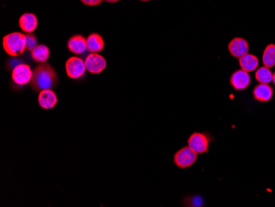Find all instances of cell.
<instances>
[{"instance_id":"3957f363","label":"cell","mask_w":275,"mask_h":207,"mask_svg":"<svg viewBox=\"0 0 275 207\" xmlns=\"http://www.w3.org/2000/svg\"><path fill=\"white\" fill-rule=\"evenodd\" d=\"M197 159V153L186 146L175 154L174 163L180 169H186L196 163Z\"/></svg>"},{"instance_id":"5bb4252c","label":"cell","mask_w":275,"mask_h":207,"mask_svg":"<svg viewBox=\"0 0 275 207\" xmlns=\"http://www.w3.org/2000/svg\"><path fill=\"white\" fill-rule=\"evenodd\" d=\"M273 89L269 84H260L253 90V96L260 101H269L273 97Z\"/></svg>"},{"instance_id":"44dd1931","label":"cell","mask_w":275,"mask_h":207,"mask_svg":"<svg viewBox=\"0 0 275 207\" xmlns=\"http://www.w3.org/2000/svg\"><path fill=\"white\" fill-rule=\"evenodd\" d=\"M105 2L111 3V4H115V3L119 2L120 0H103Z\"/></svg>"},{"instance_id":"7a4b0ae2","label":"cell","mask_w":275,"mask_h":207,"mask_svg":"<svg viewBox=\"0 0 275 207\" xmlns=\"http://www.w3.org/2000/svg\"><path fill=\"white\" fill-rule=\"evenodd\" d=\"M3 48L12 57H17L27 50V36L22 32L8 34L3 38Z\"/></svg>"},{"instance_id":"2e32d148","label":"cell","mask_w":275,"mask_h":207,"mask_svg":"<svg viewBox=\"0 0 275 207\" xmlns=\"http://www.w3.org/2000/svg\"><path fill=\"white\" fill-rule=\"evenodd\" d=\"M240 66L242 67V70H245L246 72H252L257 70L259 66V59L256 55L251 54H246L242 57L239 58Z\"/></svg>"},{"instance_id":"ac0fdd59","label":"cell","mask_w":275,"mask_h":207,"mask_svg":"<svg viewBox=\"0 0 275 207\" xmlns=\"http://www.w3.org/2000/svg\"><path fill=\"white\" fill-rule=\"evenodd\" d=\"M255 76L257 80L261 84H269L273 80V73L271 72L269 68L265 67V66L259 68Z\"/></svg>"},{"instance_id":"ffe728a7","label":"cell","mask_w":275,"mask_h":207,"mask_svg":"<svg viewBox=\"0 0 275 207\" xmlns=\"http://www.w3.org/2000/svg\"><path fill=\"white\" fill-rule=\"evenodd\" d=\"M80 1L87 6H97L103 2V0H80Z\"/></svg>"},{"instance_id":"8fae6325","label":"cell","mask_w":275,"mask_h":207,"mask_svg":"<svg viewBox=\"0 0 275 207\" xmlns=\"http://www.w3.org/2000/svg\"><path fill=\"white\" fill-rule=\"evenodd\" d=\"M68 50L74 55H82L88 51L87 38L82 35L77 34L71 36L67 43Z\"/></svg>"},{"instance_id":"7c38bea8","label":"cell","mask_w":275,"mask_h":207,"mask_svg":"<svg viewBox=\"0 0 275 207\" xmlns=\"http://www.w3.org/2000/svg\"><path fill=\"white\" fill-rule=\"evenodd\" d=\"M18 24L25 33H32L38 27L37 17L34 13H24L19 18Z\"/></svg>"},{"instance_id":"5b68a950","label":"cell","mask_w":275,"mask_h":207,"mask_svg":"<svg viewBox=\"0 0 275 207\" xmlns=\"http://www.w3.org/2000/svg\"><path fill=\"white\" fill-rule=\"evenodd\" d=\"M32 75L33 71L27 64H19L18 66L13 68L12 71V79L18 86H24L30 84Z\"/></svg>"},{"instance_id":"277c9868","label":"cell","mask_w":275,"mask_h":207,"mask_svg":"<svg viewBox=\"0 0 275 207\" xmlns=\"http://www.w3.org/2000/svg\"><path fill=\"white\" fill-rule=\"evenodd\" d=\"M66 70L67 76L72 79L82 78L87 70L85 61L78 56H72L66 61Z\"/></svg>"},{"instance_id":"e0dca14e","label":"cell","mask_w":275,"mask_h":207,"mask_svg":"<svg viewBox=\"0 0 275 207\" xmlns=\"http://www.w3.org/2000/svg\"><path fill=\"white\" fill-rule=\"evenodd\" d=\"M263 64L264 66L270 68H273L275 66V45L269 44L267 46L264 54H263L262 58Z\"/></svg>"},{"instance_id":"9c48e42d","label":"cell","mask_w":275,"mask_h":207,"mask_svg":"<svg viewBox=\"0 0 275 207\" xmlns=\"http://www.w3.org/2000/svg\"><path fill=\"white\" fill-rule=\"evenodd\" d=\"M228 51L236 58H241L249 52V44L247 40L241 37H236L229 43Z\"/></svg>"},{"instance_id":"7402d4cb","label":"cell","mask_w":275,"mask_h":207,"mask_svg":"<svg viewBox=\"0 0 275 207\" xmlns=\"http://www.w3.org/2000/svg\"><path fill=\"white\" fill-rule=\"evenodd\" d=\"M272 81H273V85H275V72L273 74V80Z\"/></svg>"},{"instance_id":"ba28073f","label":"cell","mask_w":275,"mask_h":207,"mask_svg":"<svg viewBox=\"0 0 275 207\" xmlns=\"http://www.w3.org/2000/svg\"><path fill=\"white\" fill-rule=\"evenodd\" d=\"M38 104L40 108L45 110H50L55 108L58 104V97L56 93L52 89H44L39 93L38 95Z\"/></svg>"},{"instance_id":"4fadbf2b","label":"cell","mask_w":275,"mask_h":207,"mask_svg":"<svg viewBox=\"0 0 275 207\" xmlns=\"http://www.w3.org/2000/svg\"><path fill=\"white\" fill-rule=\"evenodd\" d=\"M87 46L90 53H100L104 50L105 42L100 34L92 33L87 38Z\"/></svg>"},{"instance_id":"603a6c76","label":"cell","mask_w":275,"mask_h":207,"mask_svg":"<svg viewBox=\"0 0 275 207\" xmlns=\"http://www.w3.org/2000/svg\"><path fill=\"white\" fill-rule=\"evenodd\" d=\"M140 1H143V2H147V1H150V0H140Z\"/></svg>"},{"instance_id":"d6986e66","label":"cell","mask_w":275,"mask_h":207,"mask_svg":"<svg viewBox=\"0 0 275 207\" xmlns=\"http://www.w3.org/2000/svg\"><path fill=\"white\" fill-rule=\"evenodd\" d=\"M26 36H27V50L32 51L37 46V38L32 33H27Z\"/></svg>"},{"instance_id":"9a60e30c","label":"cell","mask_w":275,"mask_h":207,"mask_svg":"<svg viewBox=\"0 0 275 207\" xmlns=\"http://www.w3.org/2000/svg\"><path fill=\"white\" fill-rule=\"evenodd\" d=\"M50 49L46 45H37L35 48L31 51V56L34 61L38 63H46L50 57Z\"/></svg>"},{"instance_id":"6da1fadb","label":"cell","mask_w":275,"mask_h":207,"mask_svg":"<svg viewBox=\"0 0 275 207\" xmlns=\"http://www.w3.org/2000/svg\"><path fill=\"white\" fill-rule=\"evenodd\" d=\"M58 84V75L52 66L47 63L38 65L33 70L30 86L35 92L40 93L44 89H52Z\"/></svg>"},{"instance_id":"8992f818","label":"cell","mask_w":275,"mask_h":207,"mask_svg":"<svg viewBox=\"0 0 275 207\" xmlns=\"http://www.w3.org/2000/svg\"><path fill=\"white\" fill-rule=\"evenodd\" d=\"M209 138L208 135L195 132L188 139V146L197 154L208 152Z\"/></svg>"},{"instance_id":"30bf717a","label":"cell","mask_w":275,"mask_h":207,"mask_svg":"<svg viewBox=\"0 0 275 207\" xmlns=\"http://www.w3.org/2000/svg\"><path fill=\"white\" fill-rule=\"evenodd\" d=\"M250 82L251 78L250 74L243 70H237L231 74L230 78V82L236 90L246 89L250 85Z\"/></svg>"},{"instance_id":"52a82bcc","label":"cell","mask_w":275,"mask_h":207,"mask_svg":"<svg viewBox=\"0 0 275 207\" xmlns=\"http://www.w3.org/2000/svg\"><path fill=\"white\" fill-rule=\"evenodd\" d=\"M87 70L93 74H101L107 68V60L98 53H90L85 59Z\"/></svg>"}]
</instances>
